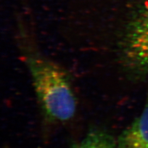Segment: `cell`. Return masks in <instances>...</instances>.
I'll return each instance as SVG.
<instances>
[{"label":"cell","mask_w":148,"mask_h":148,"mask_svg":"<svg viewBox=\"0 0 148 148\" xmlns=\"http://www.w3.org/2000/svg\"><path fill=\"white\" fill-rule=\"evenodd\" d=\"M119 148H148V103L133 123L120 134Z\"/></svg>","instance_id":"3"},{"label":"cell","mask_w":148,"mask_h":148,"mask_svg":"<svg viewBox=\"0 0 148 148\" xmlns=\"http://www.w3.org/2000/svg\"><path fill=\"white\" fill-rule=\"evenodd\" d=\"M120 46L122 62L128 72L148 73V36L125 34Z\"/></svg>","instance_id":"2"},{"label":"cell","mask_w":148,"mask_h":148,"mask_svg":"<svg viewBox=\"0 0 148 148\" xmlns=\"http://www.w3.org/2000/svg\"><path fill=\"white\" fill-rule=\"evenodd\" d=\"M117 142L107 131L100 128L91 129L78 143L71 148H116Z\"/></svg>","instance_id":"4"},{"label":"cell","mask_w":148,"mask_h":148,"mask_svg":"<svg viewBox=\"0 0 148 148\" xmlns=\"http://www.w3.org/2000/svg\"><path fill=\"white\" fill-rule=\"evenodd\" d=\"M18 40L22 58L45 117L60 122L72 119L76 112L77 101L67 73L41 54L24 30H19Z\"/></svg>","instance_id":"1"},{"label":"cell","mask_w":148,"mask_h":148,"mask_svg":"<svg viewBox=\"0 0 148 148\" xmlns=\"http://www.w3.org/2000/svg\"><path fill=\"white\" fill-rule=\"evenodd\" d=\"M125 34L148 36V8L137 12L128 23Z\"/></svg>","instance_id":"5"}]
</instances>
